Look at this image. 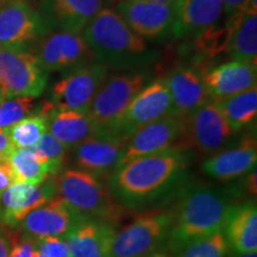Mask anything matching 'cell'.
Segmentation results:
<instances>
[{
	"mask_svg": "<svg viewBox=\"0 0 257 257\" xmlns=\"http://www.w3.org/2000/svg\"><path fill=\"white\" fill-rule=\"evenodd\" d=\"M229 28L226 53L231 60L257 62V16L236 12L226 22Z\"/></svg>",
	"mask_w": 257,
	"mask_h": 257,
	"instance_id": "obj_25",
	"label": "cell"
},
{
	"mask_svg": "<svg viewBox=\"0 0 257 257\" xmlns=\"http://www.w3.org/2000/svg\"><path fill=\"white\" fill-rule=\"evenodd\" d=\"M175 3L163 4L150 0H120L119 14L138 36L155 38L172 31L175 22Z\"/></svg>",
	"mask_w": 257,
	"mask_h": 257,
	"instance_id": "obj_13",
	"label": "cell"
},
{
	"mask_svg": "<svg viewBox=\"0 0 257 257\" xmlns=\"http://www.w3.org/2000/svg\"><path fill=\"white\" fill-rule=\"evenodd\" d=\"M174 220L173 208H153L138 213L115 232L110 257H149L166 242Z\"/></svg>",
	"mask_w": 257,
	"mask_h": 257,
	"instance_id": "obj_5",
	"label": "cell"
},
{
	"mask_svg": "<svg viewBox=\"0 0 257 257\" xmlns=\"http://www.w3.org/2000/svg\"><path fill=\"white\" fill-rule=\"evenodd\" d=\"M93 53L82 35L68 30L50 34L37 48V60L47 72L76 68L91 62Z\"/></svg>",
	"mask_w": 257,
	"mask_h": 257,
	"instance_id": "obj_11",
	"label": "cell"
},
{
	"mask_svg": "<svg viewBox=\"0 0 257 257\" xmlns=\"http://www.w3.org/2000/svg\"><path fill=\"white\" fill-rule=\"evenodd\" d=\"M48 83V72L36 55L22 47H0V91L4 99L37 98Z\"/></svg>",
	"mask_w": 257,
	"mask_h": 257,
	"instance_id": "obj_6",
	"label": "cell"
},
{
	"mask_svg": "<svg viewBox=\"0 0 257 257\" xmlns=\"http://www.w3.org/2000/svg\"><path fill=\"white\" fill-rule=\"evenodd\" d=\"M245 0H223V6L227 15H233L239 12Z\"/></svg>",
	"mask_w": 257,
	"mask_h": 257,
	"instance_id": "obj_40",
	"label": "cell"
},
{
	"mask_svg": "<svg viewBox=\"0 0 257 257\" xmlns=\"http://www.w3.org/2000/svg\"><path fill=\"white\" fill-rule=\"evenodd\" d=\"M41 31V18L27 0L0 4V47H22Z\"/></svg>",
	"mask_w": 257,
	"mask_h": 257,
	"instance_id": "obj_17",
	"label": "cell"
},
{
	"mask_svg": "<svg viewBox=\"0 0 257 257\" xmlns=\"http://www.w3.org/2000/svg\"><path fill=\"white\" fill-rule=\"evenodd\" d=\"M256 169L253 168V170L250 174L244 179L243 181V187L244 191H245L250 197H253V199L256 198L257 194V180H256Z\"/></svg>",
	"mask_w": 257,
	"mask_h": 257,
	"instance_id": "obj_39",
	"label": "cell"
},
{
	"mask_svg": "<svg viewBox=\"0 0 257 257\" xmlns=\"http://www.w3.org/2000/svg\"><path fill=\"white\" fill-rule=\"evenodd\" d=\"M40 113L47 118L48 133L68 149L79 146L96 133L94 121L88 113L59 110L50 101L42 104Z\"/></svg>",
	"mask_w": 257,
	"mask_h": 257,
	"instance_id": "obj_21",
	"label": "cell"
},
{
	"mask_svg": "<svg viewBox=\"0 0 257 257\" xmlns=\"http://www.w3.org/2000/svg\"><path fill=\"white\" fill-rule=\"evenodd\" d=\"M85 218L87 217L80 214L59 195H55L44 205L29 212L18 226L23 236L34 239L63 237Z\"/></svg>",
	"mask_w": 257,
	"mask_h": 257,
	"instance_id": "obj_12",
	"label": "cell"
},
{
	"mask_svg": "<svg viewBox=\"0 0 257 257\" xmlns=\"http://www.w3.org/2000/svg\"><path fill=\"white\" fill-rule=\"evenodd\" d=\"M35 245L46 257H72L66 240L61 237H41L35 239Z\"/></svg>",
	"mask_w": 257,
	"mask_h": 257,
	"instance_id": "obj_34",
	"label": "cell"
},
{
	"mask_svg": "<svg viewBox=\"0 0 257 257\" xmlns=\"http://www.w3.org/2000/svg\"><path fill=\"white\" fill-rule=\"evenodd\" d=\"M34 108V99L27 96L3 99L0 101V128H6L28 117Z\"/></svg>",
	"mask_w": 257,
	"mask_h": 257,
	"instance_id": "obj_33",
	"label": "cell"
},
{
	"mask_svg": "<svg viewBox=\"0 0 257 257\" xmlns=\"http://www.w3.org/2000/svg\"><path fill=\"white\" fill-rule=\"evenodd\" d=\"M146 76L142 73L123 74L106 79L89 106L88 114L98 131H110L124 111L144 88Z\"/></svg>",
	"mask_w": 257,
	"mask_h": 257,
	"instance_id": "obj_8",
	"label": "cell"
},
{
	"mask_svg": "<svg viewBox=\"0 0 257 257\" xmlns=\"http://www.w3.org/2000/svg\"><path fill=\"white\" fill-rule=\"evenodd\" d=\"M3 99H4V96H3V93H2V91H0V101H2Z\"/></svg>",
	"mask_w": 257,
	"mask_h": 257,
	"instance_id": "obj_46",
	"label": "cell"
},
{
	"mask_svg": "<svg viewBox=\"0 0 257 257\" xmlns=\"http://www.w3.org/2000/svg\"><path fill=\"white\" fill-rule=\"evenodd\" d=\"M127 140L106 131H98L74 149L78 169L95 176L110 174L117 169Z\"/></svg>",
	"mask_w": 257,
	"mask_h": 257,
	"instance_id": "obj_16",
	"label": "cell"
},
{
	"mask_svg": "<svg viewBox=\"0 0 257 257\" xmlns=\"http://www.w3.org/2000/svg\"><path fill=\"white\" fill-rule=\"evenodd\" d=\"M3 2H5V0H0V4H2V3H3Z\"/></svg>",
	"mask_w": 257,
	"mask_h": 257,
	"instance_id": "obj_47",
	"label": "cell"
},
{
	"mask_svg": "<svg viewBox=\"0 0 257 257\" xmlns=\"http://www.w3.org/2000/svg\"><path fill=\"white\" fill-rule=\"evenodd\" d=\"M114 226L92 218L79 221L63 236L72 257H110Z\"/></svg>",
	"mask_w": 257,
	"mask_h": 257,
	"instance_id": "obj_20",
	"label": "cell"
},
{
	"mask_svg": "<svg viewBox=\"0 0 257 257\" xmlns=\"http://www.w3.org/2000/svg\"><path fill=\"white\" fill-rule=\"evenodd\" d=\"M229 244L223 231L193 240L178 252V257H226Z\"/></svg>",
	"mask_w": 257,
	"mask_h": 257,
	"instance_id": "obj_32",
	"label": "cell"
},
{
	"mask_svg": "<svg viewBox=\"0 0 257 257\" xmlns=\"http://www.w3.org/2000/svg\"><path fill=\"white\" fill-rule=\"evenodd\" d=\"M172 113V99L165 80L159 79L144 87L110 131L128 140L137 130Z\"/></svg>",
	"mask_w": 257,
	"mask_h": 257,
	"instance_id": "obj_10",
	"label": "cell"
},
{
	"mask_svg": "<svg viewBox=\"0 0 257 257\" xmlns=\"http://www.w3.org/2000/svg\"><path fill=\"white\" fill-rule=\"evenodd\" d=\"M230 207L224 193L216 188L195 185L186 189L173 208L174 220L163 252H179L193 240L223 231Z\"/></svg>",
	"mask_w": 257,
	"mask_h": 257,
	"instance_id": "obj_2",
	"label": "cell"
},
{
	"mask_svg": "<svg viewBox=\"0 0 257 257\" xmlns=\"http://www.w3.org/2000/svg\"><path fill=\"white\" fill-rule=\"evenodd\" d=\"M229 28L227 23L214 24L197 35L194 40V50L202 59L214 57L226 51Z\"/></svg>",
	"mask_w": 257,
	"mask_h": 257,
	"instance_id": "obj_30",
	"label": "cell"
},
{
	"mask_svg": "<svg viewBox=\"0 0 257 257\" xmlns=\"http://www.w3.org/2000/svg\"><path fill=\"white\" fill-rule=\"evenodd\" d=\"M34 257H46L43 255V253H41L40 251H38V250H35V252H34Z\"/></svg>",
	"mask_w": 257,
	"mask_h": 257,
	"instance_id": "obj_45",
	"label": "cell"
},
{
	"mask_svg": "<svg viewBox=\"0 0 257 257\" xmlns=\"http://www.w3.org/2000/svg\"><path fill=\"white\" fill-rule=\"evenodd\" d=\"M36 250L35 239L30 237L23 236L16 237L12 236V248L10 252V257H34V252Z\"/></svg>",
	"mask_w": 257,
	"mask_h": 257,
	"instance_id": "obj_35",
	"label": "cell"
},
{
	"mask_svg": "<svg viewBox=\"0 0 257 257\" xmlns=\"http://www.w3.org/2000/svg\"><path fill=\"white\" fill-rule=\"evenodd\" d=\"M12 149H14V146L10 141L8 127L0 128V160L6 159Z\"/></svg>",
	"mask_w": 257,
	"mask_h": 257,
	"instance_id": "obj_38",
	"label": "cell"
},
{
	"mask_svg": "<svg viewBox=\"0 0 257 257\" xmlns=\"http://www.w3.org/2000/svg\"><path fill=\"white\" fill-rule=\"evenodd\" d=\"M232 131H239L255 121L257 115V87L214 101Z\"/></svg>",
	"mask_w": 257,
	"mask_h": 257,
	"instance_id": "obj_27",
	"label": "cell"
},
{
	"mask_svg": "<svg viewBox=\"0 0 257 257\" xmlns=\"http://www.w3.org/2000/svg\"><path fill=\"white\" fill-rule=\"evenodd\" d=\"M182 127H184V118L168 114L137 130L127 140L117 169L125 163L130 162L131 160L152 155L175 147L179 137L181 136Z\"/></svg>",
	"mask_w": 257,
	"mask_h": 257,
	"instance_id": "obj_14",
	"label": "cell"
},
{
	"mask_svg": "<svg viewBox=\"0 0 257 257\" xmlns=\"http://www.w3.org/2000/svg\"><path fill=\"white\" fill-rule=\"evenodd\" d=\"M12 236L14 232L9 227L0 225V257H10L12 248Z\"/></svg>",
	"mask_w": 257,
	"mask_h": 257,
	"instance_id": "obj_37",
	"label": "cell"
},
{
	"mask_svg": "<svg viewBox=\"0 0 257 257\" xmlns=\"http://www.w3.org/2000/svg\"><path fill=\"white\" fill-rule=\"evenodd\" d=\"M223 231L227 244L234 252L257 251L256 202L231 205Z\"/></svg>",
	"mask_w": 257,
	"mask_h": 257,
	"instance_id": "obj_24",
	"label": "cell"
},
{
	"mask_svg": "<svg viewBox=\"0 0 257 257\" xmlns=\"http://www.w3.org/2000/svg\"><path fill=\"white\" fill-rule=\"evenodd\" d=\"M102 3L104 0H51L53 14L62 30L78 34L100 11Z\"/></svg>",
	"mask_w": 257,
	"mask_h": 257,
	"instance_id": "obj_26",
	"label": "cell"
},
{
	"mask_svg": "<svg viewBox=\"0 0 257 257\" xmlns=\"http://www.w3.org/2000/svg\"><path fill=\"white\" fill-rule=\"evenodd\" d=\"M244 15H256L257 14V0H245L240 9V11Z\"/></svg>",
	"mask_w": 257,
	"mask_h": 257,
	"instance_id": "obj_41",
	"label": "cell"
},
{
	"mask_svg": "<svg viewBox=\"0 0 257 257\" xmlns=\"http://www.w3.org/2000/svg\"><path fill=\"white\" fill-rule=\"evenodd\" d=\"M6 159L14 172L16 182L40 185L51 178L49 167L31 148H14Z\"/></svg>",
	"mask_w": 257,
	"mask_h": 257,
	"instance_id": "obj_28",
	"label": "cell"
},
{
	"mask_svg": "<svg viewBox=\"0 0 257 257\" xmlns=\"http://www.w3.org/2000/svg\"><path fill=\"white\" fill-rule=\"evenodd\" d=\"M106 79L107 67L100 61L76 67L53 86L50 102L59 110L88 113L93 99Z\"/></svg>",
	"mask_w": 257,
	"mask_h": 257,
	"instance_id": "obj_9",
	"label": "cell"
},
{
	"mask_svg": "<svg viewBox=\"0 0 257 257\" xmlns=\"http://www.w3.org/2000/svg\"><path fill=\"white\" fill-rule=\"evenodd\" d=\"M56 195L53 176L40 185L15 182L0 197V225L16 229L25 216Z\"/></svg>",
	"mask_w": 257,
	"mask_h": 257,
	"instance_id": "obj_15",
	"label": "cell"
},
{
	"mask_svg": "<svg viewBox=\"0 0 257 257\" xmlns=\"http://www.w3.org/2000/svg\"><path fill=\"white\" fill-rule=\"evenodd\" d=\"M257 160V144L251 135L243 137L237 147L225 150L210 157L202 165L204 173L211 178L229 181L245 175L255 168Z\"/></svg>",
	"mask_w": 257,
	"mask_h": 257,
	"instance_id": "obj_22",
	"label": "cell"
},
{
	"mask_svg": "<svg viewBox=\"0 0 257 257\" xmlns=\"http://www.w3.org/2000/svg\"><path fill=\"white\" fill-rule=\"evenodd\" d=\"M85 40L100 62H118L146 51V42L112 9H101L83 29Z\"/></svg>",
	"mask_w": 257,
	"mask_h": 257,
	"instance_id": "obj_4",
	"label": "cell"
},
{
	"mask_svg": "<svg viewBox=\"0 0 257 257\" xmlns=\"http://www.w3.org/2000/svg\"><path fill=\"white\" fill-rule=\"evenodd\" d=\"M149 257H168V255H167V253H165V252H155L154 255L149 256Z\"/></svg>",
	"mask_w": 257,
	"mask_h": 257,
	"instance_id": "obj_44",
	"label": "cell"
},
{
	"mask_svg": "<svg viewBox=\"0 0 257 257\" xmlns=\"http://www.w3.org/2000/svg\"><path fill=\"white\" fill-rule=\"evenodd\" d=\"M163 80L172 99L170 114L186 118L210 100L202 75L197 68L178 67Z\"/></svg>",
	"mask_w": 257,
	"mask_h": 257,
	"instance_id": "obj_18",
	"label": "cell"
},
{
	"mask_svg": "<svg viewBox=\"0 0 257 257\" xmlns=\"http://www.w3.org/2000/svg\"><path fill=\"white\" fill-rule=\"evenodd\" d=\"M150 2L163 3V4H173V3H176V2H178V0H150Z\"/></svg>",
	"mask_w": 257,
	"mask_h": 257,
	"instance_id": "obj_43",
	"label": "cell"
},
{
	"mask_svg": "<svg viewBox=\"0 0 257 257\" xmlns=\"http://www.w3.org/2000/svg\"><path fill=\"white\" fill-rule=\"evenodd\" d=\"M233 134L220 108L208 100L187 117L175 147L200 154H211L223 146Z\"/></svg>",
	"mask_w": 257,
	"mask_h": 257,
	"instance_id": "obj_7",
	"label": "cell"
},
{
	"mask_svg": "<svg viewBox=\"0 0 257 257\" xmlns=\"http://www.w3.org/2000/svg\"><path fill=\"white\" fill-rule=\"evenodd\" d=\"M172 32L175 37L198 35L217 24L223 15V0H178Z\"/></svg>",
	"mask_w": 257,
	"mask_h": 257,
	"instance_id": "obj_23",
	"label": "cell"
},
{
	"mask_svg": "<svg viewBox=\"0 0 257 257\" xmlns=\"http://www.w3.org/2000/svg\"><path fill=\"white\" fill-rule=\"evenodd\" d=\"M211 101L234 95L256 86V64L231 60L214 67L202 75Z\"/></svg>",
	"mask_w": 257,
	"mask_h": 257,
	"instance_id": "obj_19",
	"label": "cell"
},
{
	"mask_svg": "<svg viewBox=\"0 0 257 257\" xmlns=\"http://www.w3.org/2000/svg\"><path fill=\"white\" fill-rule=\"evenodd\" d=\"M15 182L14 172H12L8 159H2L0 160V193L4 192L6 188H9Z\"/></svg>",
	"mask_w": 257,
	"mask_h": 257,
	"instance_id": "obj_36",
	"label": "cell"
},
{
	"mask_svg": "<svg viewBox=\"0 0 257 257\" xmlns=\"http://www.w3.org/2000/svg\"><path fill=\"white\" fill-rule=\"evenodd\" d=\"M187 150L172 147L131 160L112 173L108 186L120 202L138 205L167 191L188 163Z\"/></svg>",
	"mask_w": 257,
	"mask_h": 257,
	"instance_id": "obj_1",
	"label": "cell"
},
{
	"mask_svg": "<svg viewBox=\"0 0 257 257\" xmlns=\"http://www.w3.org/2000/svg\"><path fill=\"white\" fill-rule=\"evenodd\" d=\"M230 257H257V251L251 252H232Z\"/></svg>",
	"mask_w": 257,
	"mask_h": 257,
	"instance_id": "obj_42",
	"label": "cell"
},
{
	"mask_svg": "<svg viewBox=\"0 0 257 257\" xmlns=\"http://www.w3.org/2000/svg\"><path fill=\"white\" fill-rule=\"evenodd\" d=\"M0 197H2V193H0Z\"/></svg>",
	"mask_w": 257,
	"mask_h": 257,
	"instance_id": "obj_48",
	"label": "cell"
},
{
	"mask_svg": "<svg viewBox=\"0 0 257 257\" xmlns=\"http://www.w3.org/2000/svg\"><path fill=\"white\" fill-rule=\"evenodd\" d=\"M31 149L36 153V155L49 167L51 176H54L62 168L64 161H66L68 148L60 142L50 133L46 131L37 143Z\"/></svg>",
	"mask_w": 257,
	"mask_h": 257,
	"instance_id": "obj_31",
	"label": "cell"
},
{
	"mask_svg": "<svg viewBox=\"0 0 257 257\" xmlns=\"http://www.w3.org/2000/svg\"><path fill=\"white\" fill-rule=\"evenodd\" d=\"M56 195L82 216L105 223H119L126 207L98 176L81 169L67 168L53 176Z\"/></svg>",
	"mask_w": 257,
	"mask_h": 257,
	"instance_id": "obj_3",
	"label": "cell"
},
{
	"mask_svg": "<svg viewBox=\"0 0 257 257\" xmlns=\"http://www.w3.org/2000/svg\"><path fill=\"white\" fill-rule=\"evenodd\" d=\"M46 131H48L47 118L41 113L28 115L8 127L10 141L14 148L34 147Z\"/></svg>",
	"mask_w": 257,
	"mask_h": 257,
	"instance_id": "obj_29",
	"label": "cell"
}]
</instances>
